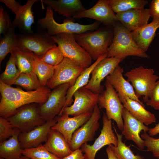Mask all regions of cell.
I'll return each instance as SVG.
<instances>
[{"instance_id":"obj_1","label":"cell","mask_w":159,"mask_h":159,"mask_svg":"<svg viewBox=\"0 0 159 159\" xmlns=\"http://www.w3.org/2000/svg\"><path fill=\"white\" fill-rule=\"evenodd\" d=\"M51 91L46 86L35 90L25 91L8 85L0 80V117L7 118L20 108L28 104H42L47 100Z\"/></svg>"},{"instance_id":"obj_2","label":"cell","mask_w":159,"mask_h":159,"mask_svg":"<svg viewBox=\"0 0 159 159\" xmlns=\"http://www.w3.org/2000/svg\"><path fill=\"white\" fill-rule=\"evenodd\" d=\"M113 37L108 48L107 57H117L124 59L133 56L148 58L145 52L137 45L132 36L131 32L121 24L117 23L113 27Z\"/></svg>"},{"instance_id":"obj_3","label":"cell","mask_w":159,"mask_h":159,"mask_svg":"<svg viewBox=\"0 0 159 159\" xmlns=\"http://www.w3.org/2000/svg\"><path fill=\"white\" fill-rule=\"evenodd\" d=\"M113 31L100 28L94 31L75 34L74 36L77 42L96 61L107 53L112 41Z\"/></svg>"},{"instance_id":"obj_4","label":"cell","mask_w":159,"mask_h":159,"mask_svg":"<svg viewBox=\"0 0 159 159\" xmlns=\"http://www.w3.org/2000/svg\"><path fill=\"white\" fill-rule=\"evenodd\" d=\"M37 24L43 29L47 30V33L51 37L62 33L79 34L97 30L100 22L96 21L87 25L80 24L74 22L72 19L67 18L63 22L59 24L55 20L54 12L52 8L48 6L46 15L43 18L37 20Z\"/></svg>"},{"instance_id":"obj_5","label":"cell","mask_w":159,"mask_h":159,"mask_svg":"<svg viewBox=\"0 0 159 159\" xmlns=\"http://www.w3.org/2000/svg\"><path fill=\"white\" fill-rule=\"evenodd\" d=\"M35 33L24 32L16 34L18 47L33 52L41 58L50 49L57 46L51 37L39 25Z\"/></svg>"},{"instance_id":"obj_6","label":"cell","mask_w":159,"mask_h":159,"mask_svg":"<svg viewBox=\"0 0 159 159\" xmlns=\"http://www.w3.org/2000/svg\"><path fill=\"white\" fill-rule=\"evenodd\" d=\"M124 75L131 83L137 97H143L146 102L151 96L159 77L155 74L152 68H145L140 66L127 72Z\"/></svg>"},{"instance_id":"obj_7","label":"cell","mask_w":159,"mask_h":159,"mask_svg":"<svg viewBox=\"0 0 159 159\" xmlns=\"http://www.w3.org/2000/svg\"><path fill=\"white\" fill-rule=\"evenodd\" d=\"M74 34L62 33L51 37L58 44L64 57L84 68L92 64V58L77 42Z\"/></svg>"},{"instance_id":"obj_8","label":"cell","mask_w":159,"mask_h":159,"mask_svg":"<svg viewBox=\"0 0 159 159\" xmlns=\"http://www.w3.org/2000/svg\"><path fill=\"white\" fill-rule=\"evenodd\" d=\"M105 86V90L99 94L97 105L100 109H105L107 117L114 120L118 129L122 131L124 126L122 115L124 107L117 92L106 80Z\"/></svg>"},{"instance_id":"obj_9","label":"cell","mask_w":159,"mask_h":159,"mask_svg":"<svg viewBox=\"0 0 159 159\" xmlns=\"http://www.w3.org/2000/svg\"><path fill=\"white\" fill-rule=\"evenodd\" d=\"M7 119L13 128L18 129L21 132L29 131L45 122L40 115L36 103L22 107Z\"/></svg>"},{"instance_id":"obj_10","label":"cell","mask_w":159,"mask_h":159,"mask_svg":"<svg viewBox=\"0 0 159 159\" xmlns=\"http://www.w3.org/2000/svg\"><path fill=\"white\" fill-rule=\"evenodd\" d=\"M69 84L62 85L51 91L47 100L38 107L39 113L45 122L55 118L62 110L66 101L67 91Z\"/></svg>"},{"instance_id":"obj_11","label":"cell","mask_w":159,"mask_h":159,"mask_svg":"<svg viewBox=\"0 0 159 159\" xmlns=\"http://www.w3.org/2000/svg\"><path fill=\"white\" fill-rule=\"evenodd\" d=\"M85 69L69 58L64 57L60 63L55 66L54 74L48 82L46 86L50 89H53L66 83L69 84L70 86H72Z\"/></svg>"},{"instance_id":"obj_12","label":"cell","mask_w":159,"mask_h":159,"mask_svg":"<svg viewBox=\"0 0 159 159\" xmlns=\"http://www.w3.org/2000/svg\"><path fill=\"white\" fill-rule=\"evenodd\" d=\"M102 127L100 133L93 144L91 145L87 143L81 147L86 159H95L97 152L106 145H117L118 139L113 130L111 120L109 119L105 113H103L102 118Z\"/></svg>"},{"instance_id":"obj_13","label":"cell","mask_w":159,"mask_h":159,"mask_svg":"<svg viewBox=\"0 0 159 159\" xmlns=\"http://www.w3.org/2000/svg\"><path fill=\"white\" fill-rule=\"evenodd\" d=\"M101 112L98 105L95 107L88 120L73 133L69 143L72 151L80 149L84 144L92 140L98 130L100 124Z\"/></svg>"},{"instance_id":"obj_14","label":"cell","mask_w":159,"mask_h":159,"mask_svg":"<svg viewBox=\"0 0 159 159\" xmlns=\"http://www.w3.org/2000/svg\"><path fill=\"white\" fill-rule=\"evenodd\" d=\"M99 95L85 87L79 89L73 95L74 100L73 103L71 105L64 108L59 116L66 114L74 116L93 112L97 105Z\"/></svg>"},{"instance_id":"obj_15","label":"cell","mask_w":159,"mask_h":159,"mask_svg":"<svg viewBox=\"0 0 159 159\" xmlns=\"http://www.w3.org/2000/svg\"><path fill=\"white\" fill-rule=\"evenodd\" d=\"M123 59L122 58L107 57L100 61L92 71L91 78L84 87L95 93L101 94L104 88L101 85L102 82Z\"/></svg>"},{"instance_id":"obj_16","label":"cell","mask_w":159,"mask_h":159,"mask_svg":"<svg viewBox=\"0 0 159 159\" xmlns=\"http://www.w3.org/2000/svg\"><path fill=\"white\" fill-rule=\"evenodd\" d=\"M73 18L93 19L109 27H114L117 21L116 14L112 9L108 0H99L93 7L77 13Z\"/></svg>"},{"instance_id":"obj_17","label":"cell","mask_w":159,"mask_h":159,"mask_svg":"<svg viewBox=\"0 0 159 159\" xmlns=\"http://www.w3.org/2000/svg\"><path fill=\"white\" fill-rule=\"evenodd\" d=\"M57 122L55 118L45 122L29 131L21 132L18 139L21 148L24 150L35 148L46 142L52 127Z\"/></svg>"},{"instance_id":"obj_18","label":"cell","mask_w":159,"mask_h":159,"mask_svg":"<svg viewBox=\"0 0 159 159\" xmlns=\"http://www.w3.org/2000/svg\"><path fill=\"white\" fill-rule=\"evenodd\" d=\"M122 116L124 126L121 134L126 139L134 142L140 150H143L144 148V140L140 133L142 131L144 132L148 131L150 128L133 117L125 108Z\"/></svg>"},{"instance_id":"obj_19","label":"cell","mask_w":159,"mask_h":159,"mask_svg":"<svg viewBox=\"0 0 159 159\" xmlns=\"http://www.w3.org/2000/svg\"><path fill=\"white\" fill-rule=\"evenodd\" d=\"M92 112H86L72 117H69L67 114H62L56 118L57 122L51 129L61 133L69 144L74 132L88 120Z\"/></svg>"},{"instance_id":"obj_20","label":"cell","mask_w":159,"mask_h":159,"mask_svg":"<svg viewBox=\"0 0 159 159\" xmlns=\"http://www.w3.org/2000/svg\"><path fill=\"white\" fill-rule=\"evenodd\" d=\"M117 21L132 32L148 24L151 16L148 9H133L116 14Z\"/></svg>"},{"instance_id":"obj_21","label":"cell","mask_w":159,"mask_h":159,"mask_svg":"<svg viewBox=\"0 0 159 159\" xmlns=\"http://www.w3.org/2000/svg\"><path fill=\"white\" fill-rule=\"evenodd\" d=\"M123 68L119 64L106 78L107 80L117 92L118 96H124L144 104L136 95L131 84L123 76Z\"/></svg>"},{"instance_id":"obj_22","label":"cell","mask_w":159,"mask_h":159,"mask_svg":"<svg viewBox=\"0 0 159 159\" xmlns=\"http://www.w3.org/2000/svg\"><path fill=\"white\" fill-rule=\"evenodd\" d=\"M159 28V17L153 18L150 23L141 27L131 32L133 38L139 47L145 52L155 36V32Z\"/></svg>"},{"instance_id":"obj_23","label":"cell","mask_w":159,"mask_h":159,"mask_svg":"<svg viewBox=\"0 0 159 159\" xmlns=\"http://www.w3.org/2000/svg\"><path fill=\"white\" fill-rule=\"evenodd\" d=\"M43 145L49 151L61 159L69 155L73 151L63 135L52 129Z\"/></svg>"},{"instance_id":"obj_24","label":"cell","mask_w":159,"mask_h":159,"mask_svg":"<svg viewBox=\"0 0 159 159\" xmlns=\"http://www.w3.org/2000/svg\"><path fill=\"white\" fill-rule=\"evenodd\" d=\"M124 108L135 118L147 126L156 122L154 114L147 110L136 100L124 96H118Z\"/></svg>"},{"instance_id":"obj_25","label":"cell","mask_w":159,"mask_h":159,"mask_svg":"<svg viewBox=\"0 0 159 159\" xmlns=\"http://www.w3.org/2000/svg\"><path fill=\"white\" fill-rule=\"evenodd\" d=\"M55 11L62 16L69 18L86 10L80 0H41Z\"/></svg>"},{"instance_id":"obj_26","label":"cell","mask_w":159,"mask_h":159,"mask_svg":"<svg viewBox=\"0 0 159 159\" xmlns=\"http://www.w3.org/2000/svg\"><path fill=\"white\" fill-rule=\"evenodd\" d=\"M14 129L13 135L7 140L0 143V157L4 159H20L23 155L22 149L20 146L18 136L20 130Z\"/></svg>"},{"instance_id":"obj_27","label":"cell","mask_w":159,"mask_h":159,"mask_svg":"<svg viewBox=\"0 0 159 159\" xmlns=\"http://www.w3.org/2000/svg\"><path fill=\"white\" fill-rule=\"evenodd\" d=\"M38 0H28L26 3L23 5L21 9L15 14L12 24L24 32L30 33L32 32L31 26L34 23L33 13L32 7Z\"/></svg>"},{"instance_id":"obj_28","label":"cell","mask_w":159,"mask_h":159,"mask_svg":"<svg viewBox=\"0 0 159 159\" xmlns=\"http://www.w3.org/2000/svg\"><path fill=\"white\" fill-rule=\"evenodd\" d=\"M107 57V55L106 54L99 57L89 67L85 68L77 78L74 83L72 86H70L67 92L66 102L59 115H60L64 108L72 104L74 93L78 90L84 87L87 84L93 69L100 61Z\"/></svg>"},{"instance_id":"obj_29","label":"cell","mask_w":159,"mask_h":159,"mask_svg":"<svg viewBox=\"0 0 159 159\" xmlns=\"http://www.w3.org/2000/svg\"><path fill=\"white\" fill-rule=\"evenodd\" d=\"M12 53L14 54L16 66L20 73L33 71L35 57L33 52L17 47Z\"/></svg>"},{"instance_id":"obj_30","label":"cell","mask_w":159,"mask_h":159,"mask_svg":"<svg viewBox=\"0 0 159 159\" xmlns=\"http://www.w3.org/2000/svg\"><path fill=\"white\" fill-rule=\"evenodd\" d=\"M16 26L13 24L11 27L3 35L0 42V64L9 53L18 47L17 40L15 30Z\"/></svg>"},{"instance_id":"obj_31","label":"cell","mask_w":159,"mask_h":159,"mask_svg":"<svg viewBox=\"0 0 159 159\" xmlns=\"http://www.w3.org/2000/svg\"><path fill=\"white\" fill-rule=\"evenodd\" d=\"M35 57L33 72L37 76L42 85L45 86L54 74L55 66L43 61L35 55Z\"/></svg>"},{"instance_id":"obj_32","label":"cell","mask_w":159,"mask_h":159,"mask_svg":"<svg viewBox=\"0 0 159 159\" xmlns=\"http://www.w3.org/2000/svg\"><path fill=\"white\" fill-rule=\"evenodd\" d=\"M108 1L116 14L131 9L144 8L148 3L146 0H108Z\"/></svg>"},{"instance_id":"obj_33","label":"cell","mask_w":159,"mask_h":159,"mask_svg":"<svg viewBox=\"0 0 159 159\" xmlns=\"http://www.w3.org/2000/svg\"><path fill=\"white\" fill-rule=\"evenodd\" d=\"M14 85L20 86L27 91L35 90L42 87L33 71L20 73Z\"/></svg>"},{"instance_id":"obj_34","label":"cell","mask_w":159,"mask_h":159,"mask_svg":"<svg viewBox=\"0 0 159 159\" xmlns=\"http://www.w3.org/2000/svg\"><path fill=\"white\" fill-rule=\"evenodd\" d=\"M20 73L16 64L14 54L11 53L4 71L0 75V80L11 86L14 85Z\"/></svg>"},{"instance_id":"obj_35","label":"cell","mask_w":159,"mask_h":159,"mask_svg":"<svg viewBox=\"0 0 159 159\" xmlns=\"http://www.w3.org/2000/svg\"><path fill=\"white\" fill-rule=\"evenodd\" d=\"M114 129L118 139V143L115 148L120 159H145L139 154L135 155L130 146L127 145L122 140L123 135L117 132L114 126Z\"/></svg>"},{"instance_id":"obj_36","label":"cell","mask_w":159,"mask_h":159,"mask_svg":"<svg viewBox=\"0 0 159 159\" xmlns=\"http://www.w3.org/2000/svg\"><path fill=\"white\" fill-rule=\"evenodd\" d=\"M22 155L31 159H61L49 151L42 144L23 150Z\"/></svg>"},{"instance_id":"obj_37","label":"cell","mask_w":159,"mask_h":159,"mask_svg":"<svg viewBox=\"0 0 159 159\" xmlns=\"http://www.w3.org/2000/svg\"><path fill=\"white\" fill-rule=\"evenodd\" d=\"M64 57L62 51L57 46L49 50L40 59L47 63L55 66L60 63Z\"/></svg>"},{"instance_id":"obj_38","label":"cell","mask_w":159,"mask_h":159,"mask_svg":"<svg viewBox=\"0 0 159 159\" xmlns=\"http://www.w3.org/2000/svg\"><path fill=\"white\" fill-rule=\"evenodd\" d=\"M140 137L144 140L143 145L146 151L151 152L155 158L159 159V138H155L144 132Z\"/></svg>"},{"instance_id":"obj_39","label":"cell","mask_w":159,"mask_h":159,"mask_svg":"<svg viewBox=\"0 0 159 159\" xmlns=\"http://www.w3.org/2000/svg\"><path fill=\"white\" fill-rule=\"evenodd\" d=\"M14 129L7 118L0 117V142L6 140L12 136Z\"/></svg>"},{"instance_id":"obj_40","label":"cell","mask_w":159,"mask_h":159,"mask_svg":"<svg viewBox=\"0 0 159 159\" xmlns=\"http://www.w3.org/2000/svg\"><path fill=\"white\" fill-rule=\"evenodd\" d=\"M13 26L10 17L3 7H0V34L5 35Z\"/></svg>"},{"instance_id":"obj_41","label":"cell","mask_w":159,"mask_h":159,"mask_svg":"<svg viewBox=\"0 0 159 159\" xmlns=\"http://www.w3.org/2000/svg\"><path fill=\"white\" fill-rule=\"evenodd\" d=\"M145 102L147 105L159 111V80L157 81L150 97Z\"/></svg>"},{"instance_id":"obj_42","label":"cell","mask_w":159,"mask_h":159,"mask_svg":"<svg viewBox=\"0 0 159 159\" xmlns=\"http://www.w3.org/2000/svg\"><path fill=\"white\" fill-rule=\"evenodd\" d=\"M0 1L5 4L6 6L14 12L15 15L23 6V5L14 0H0Z\"/></svg>"},{"instance_id":"obj_43","label":"cell","mask_w":159,"mask_h":159,"mask_svg":"<svg viewBox=\"0 0 159 159\" xmlns=\"http://www.w3.org/2000/svg\"><path fill=\"white\" fill-rule=\"evenodd\" d=\"M151 17H159V0H153L150 4L149 9Z\"/></svg>"},{"instance_id":"obj_44","label":"cell","mask_w":159,"mask_h":159,"mask_svg":"<svg viewBox=\"0 0 159 159\" xmlns=\"http://www.w3.org/2000/svg\"><path fill=\"white\" fill-rule=\"evenodd\" d=\"M106 152L108 159H120L115 146L112 145H108L106 149Z\"/></svg>"},{"instance_id":"obj_45","label":"cell","mask_w":159,"mask_h":159,"mask_svg":"<svg viewBox=\"0 0 159 159\" xmlns=\"http://www.w3.org/2000/svg\"><path fill=\"white\" fill-rule=\"evenodd\" d=\"M63 159H86L80 149H77Z\"/></svg>"},{"instance_id":"obj_46","label":"cell","mask_w":159,"mask_h":159,"mask_svg":"<svg viewBox=\"0 0 159 159\" xmlns=\"http://www.w3.org/2000/svg\"><path fill=\"white\" fill-rule=\"evenodd\" d=\"M148 133L149 135L152 137L154 136L159 134V122L155 126L150 128Z\"/></svg>"},{"instance_id":"obj_47","label":"cell","mask_w":159,"mask_h":159,"mask_svg":"<svg viewBox=\"0 0 159 159\" xmlns=\"http://www.w3.org/2000/svg\"><path fill=\"white\" fill-rule=\"evenodd\" d=\"M20 159H31L23 155L21 157Z\"/></svg>"},{"instance_id":"obj_48","label":"cell","mask_w":159,"mask_h":159,"mask_svg":"<svg viewBox=\"0 0 159 159\" xmlns=\"http://www.w3.org/2000/svg\"><path fill=\"white\" fill-rule=\"evenodd\" d=\"M0 159H4V158H2V157H1L0 158Z\"/></svg>"}]
</instances>
